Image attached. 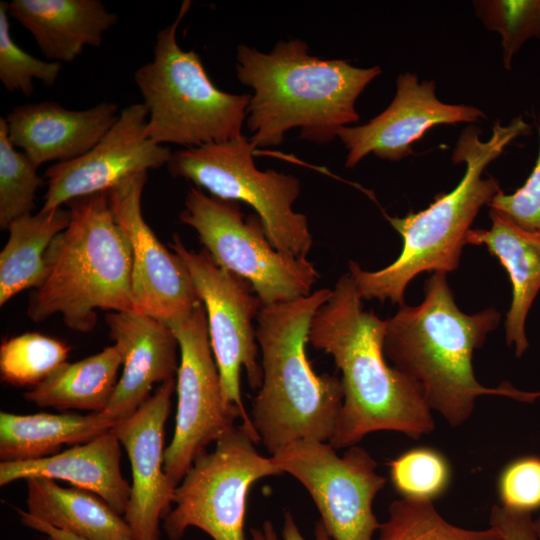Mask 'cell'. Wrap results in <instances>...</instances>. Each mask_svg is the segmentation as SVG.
I'll return each instance as SVG.
<instances>
[{"instance_id":"1","label":"cell","mask_w":540,"mask_h":540,"mask_svg":"<svg viewBox=\"0 0 540 540\" xmlns=\"http://www.w3.org/2000/svg\"><path fill=\"white\" fill-rule=\"evenodd\" d=\"M349 273L315 313L308 342L332 356L342 377L344 398L334 449L357 445L366 435L394 431L419 439L435 429V420L418 382L387 363L386 320L364 310Z\"/></svg>"},{"instance_id":"2","label":"cell","mask_w":540,"mask_h":540,"mask_svg":"<svg viewBox=\"0 0 540 540\" xmlns=\"http://www.w3.org/2000/svg\"><path fill=\"white\" fill-rule=\"evenodd\" d=\"M236 60L238 80L253 90L246 123L256 149L280 145L292 128L318 144L338 138L359 120L356 101L382 72L313 56L300 39L279 41L269 53L238 45Z\"/></svg>"},{"instance_id":"3","label":"cell","mask_w":540,"mask_h":540,"mask_svg":"<svg viewBox=\"0 0 540 540\" xmlns=\"http://www.w3.org/2000/svg\"><path fill=\"white\" fill-rule=\"evenodd\" d=\"M499 322L500 313L494 308L462 312L446 274L434 272L425 282L420 304L404 303L386 319L384 354L393 367L420 384L432 411L451 427H459L471 417L479 396L529 403L539 397V392L520 391L508 383L486 387L476 379L473 353Z\"/></svg>"},{"instance_id":"4","label":"cell","mask_w":540,"mask_h":540,"mask_svg":"<svg viewBox=\"0 0 540 540\" xmlns=\"http://www.w3.org/2000/svg\"><path fill=\"white\" fill-rule=\"evenodd\" d=\"M530 132L531 126L522 116L506 125L496 122L486 141L480 138L478 127H466L452 153L455 164H465L458 185L448 193L436 195L421 211L409 212L404 217L385 215L403 241L398 258L377 271L363 270L353 260L348 262V273L359 296L363 300H390L400 306L404 304L407 286L419 274L455 271L476 215L501 191L496 179L482 178L483 171L510 142Z\"/></svg>"},{"instance_id":"5","label":"cell","mask_w":540,"mask_h":540,"mask_svg":"<svg viewBox=\"0 0 540 540\" xmlns=\"http://www.w3.org/2000/svg\"><path fill=\"white\" fill-rule=\"evenodd\" d=\"M331 295L322 288L262 306L256 318L262 384L249 417L270 455L298 440L329 442L336 430L344 398L341 378L318 375L306 355L312 319Z\"/></svg>"},{"instance_id":"6","label":"cell","mask_w":540,"mask_h":540,"mask_svg":"<svg viewBox=\"0 0 540 540\" xmlns=\"http://www.w3.org/2000/svg\"><path fill=\"white\" fill-rule=\"evenodd\" d=\"M71 220L45 253V276L29 297L27 315L42 322L61 314L66 326L88 333L97 309L135 310L131 244L115 221L107 191L66 203Z\"/></svg>"},{"instance_id":"7","label":"cell","mask_w":540,"mask_h":540,"mask_svg":"<svg viewBox=\"0 0 540 540\" xmlns=\"http://www.w3.org/2000/svg\"><path fill=\"white\" fill-rule=\"evenodd\" d=\"M190 6L184 1L175 21L157 33L152 60L134 73L147 109L146 133L158 145L228 141L243 134L247 119L251 95L217 88L199 54L179 46L177 28Z\"/></svg>"},{"instance_id":"8","label":"cell","mask_w":540,"mask_h":540,"mask_svg":"<svg viewBox=\"0 0 540 540\" xmlns=\"http://www.w3.org/2000/svg\"><path fill=\"white\" fill-rule=\"evenodd\" d=\"M256 148L248 136L172 152L169 174L206 189L210 195L251 206L272 246L285 254L307 258L313 238L306 215L293 210L300 180L273 169L259 170Z\"/></svg>"},{"instance_id":"9","label":"cell","mask_w":540,"mask_h":540,"mask_svg":"<svg viewBox=\"0 0 540 540\" xmlns=\"http://www.w3.org/2000/svg\"><path fill=\"white\" fill-rule=\"evenodd\" d=\"M181 223L193 228L213 261L253 287L263 306L310 295L320 275L307 258L276 250L257 214L245 216L239 202L188 190Z\"/></svg>"},{"instance_id":"10","label":"cell","mask_w":540,"mask_h":540,"mask_svg":"<svg viewBox=\"0 0 540 540\" xmlns=\"http://www.w3.org/2000/svg\"><path fill=\"white\" fill-rule=\"evenodd\" d=\"M241 426H234L193 461L175 488L171 509L163 518L170 540H179L196 527L213 540H246L247 497L258 480L281 475L273 458L264 457Z\"/></svg>"},{"instance_id":"11","label":"cell","mask_w":540,"mask_h":540,"mask_svg":"<svg viewBox=\"0 0 540 540\" xmlns=\"http://www.w3.org/2000/svg\"><path fill=\"white\" fill-rule=\"evenodd\" d=\"M180 348L177 371V411L172 440L164 452V471L176 488L195 458L235 426L258 443L252 422L235 405H227L209 339L202 302L183 320L169 326Z\"/></svg>"},{"instance_id":"12","label":"cell","mask_w":540,"mask_h":540,"mask_svg":"<svg viewBox=\"0 0 540 540\" xmlns=\"http://www.w3.org/2000/svg\"><path fill=\"white\" fill-rule=\"evenodd\" d=\"M271 457L308 491L333 540H375L380 522L373 502L386 478L368 451L354 445L339 456L329 442L303 439Z\"/></svg>"},{"instance_id":"13","label":"cell","mask_w":540,"mask_h":540,"mask_svg":"<svg viewBox=\"0 0 540 540\" xmlns=\"http://www.w3.org/2000/svg\"><path fill=\"white\" fill-rule=\"evenodd\" d=\"M169 247L185 264L205 307L224 400L227 405L237 406L251 421L242 401L240 373L244 367L250 387H261L262 367L257 360L253 319L263 304L248 281L219 267L206 249L190 250L178 235H174Z\"/></svg>"},{"instance_id":"14","label":"cell","mask_w":540,"mask_h":540,"mask_svg":"<svg viewBox=\"0 0 540 540\" xmlns=\"http://www.w3.org/2000/svg\"><path fill=\"white\" fill-rule=\"evenodd\" d=\"M147 179L148 172L134 174L107 194L115 221L131 244L135 310L170 326L186 318L201 300L183 261L159 241L143 217Z\"/></svg>"},{"instance_id":"15","label":"cell","mask_w":540,"mask_h":540,"mask_svg":"<svg viewBox=\"0 0 540 540\" xmlns=\"http://www.w3.org/2000/svg\"><path fill=\"white\" fill-rule=\"evenodd\" d=\"M147 109L143 103L123 108L118 120L88 152L47 168V191L42 211L70 200L108 191L126 178L166 166L172 151L150 140L146 133Z\"/></svg>"},{"instance_id":"16","label":"cell","mask_w":540,"mask_h":540,"mask_svg":"<svg viewBox=\"0 0 540 540\" xmlns=\"http://www.w3.org/2000/svg\"><path fill=\"white\" fill-rule=\"evenodd\" d=\"M435 82H419L406 72L396 80V94L389 106L363 125L342 127L338 138L347 149L345 166L352 168L368 154L399 161L413 153L412 146L437 125L475 123L486 114L462 104H446L435 95Z\"/></svg>"},{"instance_id":"17","label":"cell","mask_w":540,"mask_h":540,"mask_svg":"<svg viewBox=\"0 0 540 540\" xmlns=\"http://www.w3.org/2000/svg\"><path fill=\"white\" fill-rule=\"evenodd\" d=\"M176 381L160 384L132 415L111 429L132 469L129 501L123 514L134 540H159L160 520L171 510L175 487L164 471L165 424Z\"/></svg>"},{"instance_id":"18","label":"cell","mask_w":540,"mask_h":540,"mask_svg":"<svg viewBox=\"0 0 540 540\" xmlns=\"http://www.w3.org/2000/svg\"><path fill=\"white\" fill-rule=\"evenodd\" d=\"M105 320L109 337L121 351L123 372L102 413L117 422L151 396L154 384L174 379L179 344L167 324L137 310L109 312Z\"/></svg>"},{"instance_id":"19","label":"cell","mask_w":540,"mask_h":540,"mask_svg":"<svg viewBox=\"0 0 540 540\" xmlns=\"http://www.w3.org/2000/svg\"><path fill=\"white\" fill-rule=\"evenodd\" d=\"M119 114L111 102L69 110L54 101H41L13 108L6 121L12 144L39 167L82 156L112 128Z\"/></svg>"},{"instance_id":"20","label":"cell","mask_w":540,"mask_h":540,"mask_svg":"<svg viewBox=\"0 0 540 540\" xmlns=\"http://www.w3.org/2000/svg\"><path fill=\"white\" fill-rule=\"evenodd\" d=\"M120 447L118 438L109 430L86 443L45 458L1 462L0 485L34 477L63 480L94 493L123 515L131 485L121 473Z\"/></svg>"},{"instance_id":"21","label":"cell","mask_w":540,"mask_h":540,"mask_svg":"<svg viewBox=\"0 0 540 540\" xmlns=\"http://www.w3.org/2000/svg\"><path fill=\"white\" fill-rule=\"evenodd\" d=\"M8 5L9 16L52 62H71L86 46L99 47L118 21L100 0H12Z\"/></svg>"},{"instance_id":"22","label":"cell","mask_w":540,"mask_h":540,"mask_svg":"<svg viewBox=\"0 0 540 540\" xmlns=\"http://www.w3.org/2000/svg\"><path fill=\"white\" fill-rule=\"evenodd\" d=\"M489 229H470L465 243L482 246L497 258L509 275L512 299L506 314V343L515 345L521 357L529 348L525 321L540 290V232L523 229L503 214L490 209Z\"/></svg>"},{"instance_id":"23","label":"cell","mask_w":540,"mask_h":540,"mask_svg":"<svg viewBox=\"0 0 540 540\" xmlns=\"http://www.w3.org/2000/svg\"><path fill=\"white\" fill-rule=\"evenodd\" d=\"M26 484L31 517L84 540H134L124 517L94 493L63 488L46 477Z\"/></svg>"},{"instance_id":"24","label":"cell","mask_w":540,"mask_h":540,"mask_svg":"<svg viewBox=\"0 0 540 540\" xmlns=\"http://www.w3.org/2000/svg\"><path fill=\"white\" fill-rule=\"evenodd\" d=\"M103 413H0L1 462L28 461L59 453L63 445L86 443L111 430Z\"/></svg>"},{"instance_id":"25","label":"cell","mask_w":540,"mask_h":540,"mask_svg":"<svg viewBox=\"0 0 540 540\" xmlns=\"http://www.w3.org/2000/svg\"><path fill=\"white\" fill-rule=\"evenodd\" d=\"M123 364L115 344L74 363H64L23 397L38 407L102 413L114 394Z\"/></svg>"},{"instance_id":"26","label":"cell","mask_w":540,"mask_h":540,"mask_svg":"<svg viewBox=\"0 0 540 540\" xmlns=\"http://www.w3.org/2000/svg\"><path fill=\"white\" fill-rule=\"evenodd\" d=\"M70 220V210L59 207L24 215L10 224L9 238L0 253V306L42 283L45 253Z\"/></svg>"},{"instance_id":"27","label":"cell","mask_w":540,"mask_h":540,"mask_svg":"<svg viewBox=\"0 0 540 540\" xmlns=\"http://www.w3.org/2000/svg\"><path fill=\"white\" fill-rule=\"evenodd\" d=\"M375 540H504L489 526L470 529L446 520L432 501L397 499L388 507L387 519L380 523Z\"/></svg>"},{"instance_id":"28","label":"cell","mask_w":540,"mask_h":540,"mask_svg":"<svg viewBox=\"0 0 540 540\" xmlns=\"http://www.w3.org/2000/svg\"><path fill=\"white\" fill-rule=\"evenodd\" d=\"M70 347L61 340L27 332L0 346V376L7 384L35 387L67 362Z\"/></svg>"},{"instance_id":"29","label":"cell","mask_w":540,"mask_h":540,"mask_svg":"<svg viewBox=\"0 0 540 540\" xmlns=\"http://www.w3.org/2000/svg\"><path fill=\"white\" fill-rule=\"evenodd\" d=\"M38 167L18 151L8 136L6 118H0V228L8 230L19 217L32 214L37 190L45 179Z\"/></svg>"},{"instance_id":"30","label":"cell","mask_w":540,"mask_h":540,"mask_svg":"<svg viewBox=\"0 0 540 540\" xmlns=\"http://www.w3.org/2000/svg\"><path fill=\"white\" fill-rule=\"evenodd\" d=\"M388 465L391 483L405 499L433 502L448 490L452 478L447 458L430 447L409 449Z\"/></svg>"},{"instance_id":"31","label":"cell","mask_w":540,"mask_h":540,"mask_svg":"<svg viewBox=\"0 0 540 540\" xmlns=\"http://www.w3.org/2000/svg\"><path fill=\"white\" fill-rule=\"evenodd\" d=\"M473 6L484 26L500 34L506 70L527 40L540 39V0H475Z\"/></svg>"},{"instance_id":"32","label":"cell","mask_w":540,"mask_h":540,"mask_svg":"<svg viewBox=\"0 0 540 540\" xmlns=\"http://www.w3.org/2000/svg\"><path fill=\"white\" fill-rule=\"evenodd\" d=\"M61 69V63L35 58L16 44L10 33L9 5L1 1L0 80L4 88L11 93L20 92L30 97L34 91V79L52 86Z\"/></svg>"},{"instance_id":"33","label":"cell","mask_w":540,"mask_h":540,"mask_svg":"<svg viewBox=\"0 0 540 540\" xmlns=\"http://www.w3.org/2000/svg\"><path fill=\"white\" fill-rule=\"evenodd\" d=\"M500 505L532 514L540 508V457L523 456L508 463L497 481Z\"/></svg>"},{"instance_id":"34","label":"cell","mask_w":540,"mask_h":540,"mask_svg":"<svg viewBox=\"0 0 540 540\" xmlns=\"http://www.w3.org/2000/svg\"><path fill=\"white\" fill-rule=\"evenodd\" d=\"M539 149L535 165L525 183L511 194L499 191L489 207L528 231L540 232V122Z\"/></svg>"},{"instance_id":"35","label":"cell","mask_w":540,"mask_h":540,"mask_svg":"<svg viewBox=\"0 0 540 540\" xmlns=\"http://www.w3.org/2000/svg\"><path fill=\"white\" fill-rule=\"evenodd\" d=\"M489 526L497 529L504 540H539L534 530L532 514L514 512L500 504L491 508Z\"/></svg>"},{"instance_id":"36","label":"cell","mask_w":540,"mask_h":540,"mask_svg":"<svg viewBox=\"0 0 540 540\" xmlns=\"http://www.w3.org/2000/svg\"><path fill=\"white\" fill-rule=\"evenodd\" d=\"M282 535L284 540H306L289 511L284 512ZM250 536L251 540H278L275 527L269 520L264 521L260 527L251 528ZM314 540H333L321 520L315 523Z\"/></svg>"},{"instance_id":"37","label":"cell","mask_w":540,"mask_h":540,"mask_svg":"<svg viewBox=\"0 0 540 540\" xmlns=\"http://www.w3.org/2000/svg\"><path fill=\"white\" fill-rule=\"evenodd\" d=\"M17 511L20 515L21 522L25 526L47 535L49 540H84L72 534L55 529L52 526L45 524L31 517L26 511H23V510H17Z\"/></svg>"},{"instance_id":"38","label":"cell","mask_w":540,"mask_h":540,"mask_svg":"<svg viewBox=\"0 0 540 540\" xmlns=\"http://www.w3.org/2000/svg\"><path fill=\"white\" fill-rule=\"evenodd\" d=\"M533 525L535 533L540 540V515L536 519H533Z\"/></svg>"},{"instance_id":"39","label":"cell","mask_w":540,"mask_h":540,"mask_svg":"<svg viewBox=\"0 0 540 540\" xmlns=\"http://www.w3.org/2000/svg\"><path fill=\"white\" fill-rule=\"evenodd\" d=\"M538 399L540 400V392H539V397H538Z\"/></svg>"}]
</instances>
